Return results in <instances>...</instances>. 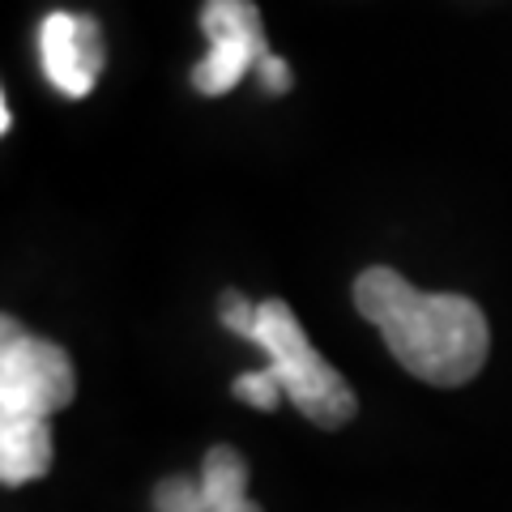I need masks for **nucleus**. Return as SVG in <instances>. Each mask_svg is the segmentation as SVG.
I'll return each instance as SVG.
<instances>
[{"label":"nucleus","mask_w":512,"mask_h":512,"mask_svg":"<svg viewBox=\"0 0 512 512\" xmlns=\"http://www.w3.org/2000/svg\"><path fill=\"white\" fill-rule=\"evenodd\" d=\"M355 308L380 329L393 359L440 389L474 380L487 363V316L466 295H427L389 265H372L355 278Z\"/></svg>","instance_id":"obj_1"},{"label":"nucleus","mask_w":512,"mask_h":512,"mask_svg":"<svg viewBox=\"0 0 512 512\" xmlns=\"http://www.w3.org/2000/svg\"><path fill=\"white\" fill-rule=\"evenodd\" d=\"M248 342L265 350V359H269L265 367L278 376L282 393L291 397V406L303 419H312L325 431H338L342 423L355 419V410H359L355 393H350V384L342 380L338 367H329L325 355H316V346L308 342L291 303L265 299L261 320H256Z\"/></svg>","instance_id":"obj_2"},{"label":"nucleus","mask_w":512,"mask_h":512,"mask_svg":"<svg viewBox=\"0 0 512 512\" xmlns=\"http://www.w3.org/2000/svg\"><path fill=\"white\" fill-rule=\"evenodd\" d=\"M77 393L69 350L30 338L13 316L0 333V419H52Z\"/></svg>","instance_id":"obj_3"},{"label":"nucleus","mask_w":512,"mask_h":512,"mask_svg":"<svg viewBox=\"0 0 512 512\" xmlns=\"http://www.w3.org/2000/svg\"><path fill=\"white\" fill-rule=\"evenodd\" d=\"M201 30L210 35V56L192 69V86L201 94L235 90L252 69H261L274 56L252 0H205Z\"/></svg>","instance_id":"obj_4"},{"label":"nucleus","mask_w":512,"mask_h":512,"mask_svg":"<svg viewBox=\"0 0 512 512\" xmlns=\"http://www.w3.org/2000/svg\"><path fill=\"white\" fill-rule=\"evenodd\" d=\"M158 512H261L248 495V461L231 444H214L201 461V478H167L154 487Z\"/></svg>","instance_id":"obj_5"},{"label":"nucleus","mask_w":512,"mask_h":512,"mask_svg":"<svg viewBox=\"0 0 512 512\" xmlns=\"http://www.w3.org/2000/svg\"><path fill=\"white\" fill-rule=\"evenodd\" d=\"M39 56L43 73L60 94L86 99L103 73V35L99 22L82 13H47L39 26Z\"/></svg>","instance_id":"obj_6"},{"label":"nucleus","mask_w":512,"mask_h":512,"mask_svg":"<svg viewBox=\"0 0 512 512\" xmlns=\"http://www.w3.org/2000/svg\"><path fill=\"white\" fill-rule=\"evenodd\" d=\"M52 427L43 419H0V483L22 487L52 470Z\"/></svg>","instance_id":"obj_7"},{"label":"nucleus","mask_w":512,"mask_h":512,"mask_svg":"<svg viewBox=\"0 0 512 512\" xmlns=\"http://www.w3.org/2000/svg\"><path fill=\"white\" fill-rule=\"evenodd\" d=\"M231 393H235L244 406H256V410H278V402L286 397V393H282V384H278V376L269 372V367H256V372L235 376Z\"/></svg>","instance_id":"obj_8"},{"label":"nucleus","mask_w":512,"mask_h":512,"mask_svg":"<svg viewBox=\"0 0 512 512\" xmlns=\"http://www.w3.org/2000/svg\"><path fill=\"white\" fill-rule=\"evenodd\" d=\"M218 316H222V325H227L231 333H239V338H252L256 320H261V303H252L248 295H239V291H222Z\"/></svg>","instance_id":"obj_9"},{"label":"nucleus","mask_w":512,"mask_h":512,"mask_svg":"<svg viewBox=\"0 0 512 512\" xmlns=\"http://www.w3.org/2000/svg\"><path fill=\"white\" fill-rule=\"evenodd\" d=\"M261 77H265V90H269V94H282L286 86H291V69H286L278 56H269V60L261 64Z\"/></svg>","instance_id":"obj_10"}]
</instances>
